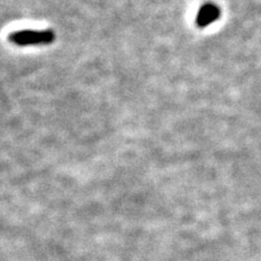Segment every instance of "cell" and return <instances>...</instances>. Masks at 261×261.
Instances as JSON below:
<instances>
[{"label": "cell", "instance_id": "obj_1", "mask_svg": "<svg viewBox=\"0 0 261 261\" xmlns=\"http://www.w3.org/2000/svg\"><path fill=\"white\" fill-rule=\"evenodd\" d=\"M9 40L17 46H32V45H48L55 40V33L50 31H23L14 32L9 35Z\"/></svg>", "mask_w": 261, "mask_h": 261}, {"label": "cell", "instance_id": "obj_2", "mask_svg": "<svg viewBox=\"0 0 261 261\" xmlns=\"http://www.w3.org/2000/svg\"><path fill=\"white\" fill-rule=\"evenodd\" d=\"M220 17V9L214 4H204L201 6L200 11H198L197 17H196V23L198 27L204 28L207 25L217 21Z\"/></svg>", "mask_w": 261, "mask_h": 261}]
</instances>
